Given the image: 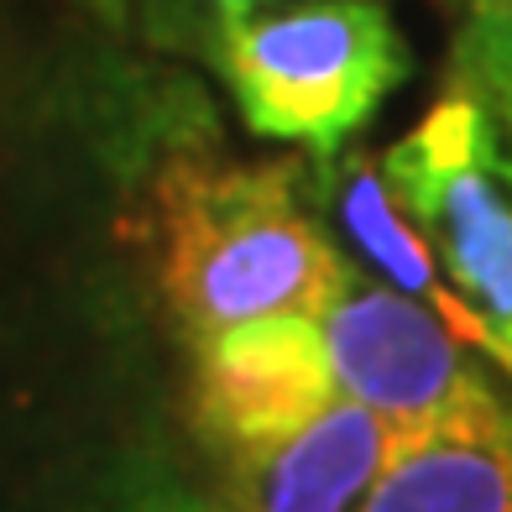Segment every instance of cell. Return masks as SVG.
Here are the masks:
<instances>
[{"instance_id": "9c48e42d", "label": "cell", "mask_w": 512, "mask_h": 512, "mask_svg": "<svg viewBox=\"0 0 512 512\" xmlns=\"http://www.w3.org/2000/svg\"><path fill=\"white\" fill-rule=\"evenodd\" d=\"M465 32H476L481 42H492L502 58H512V0H481L465 16Z\"/></svg>"}, {"instance_id": "8992f818", "label": "cell", "mask_w": 512, "mask_h": 512, "mask_svg": "<svg viewBox=\"0 0 512 512\" xmlns=\"http://www.w3.org/2000/svg\"><path fill=\"white\" fill-rule=\"evenodd\" d=\"M392 445L382 413L335 398L293 429L215 450L220 512H356Z\"/></svg>"}, {"instance_id": "5b68a950", "label": "cell", "mask_w": 512, "mask_h": 512, "mask_svg": "<svg viewBox=\"0 0 512 512\" xmlns=\"http://www.w3.org/2000/svg\"><path fill=\"white\" fill-rule=\"evenodd\" d=\"M189 345H194L189 418L209 455L293 429L319 408H330L335 398H345L335 387L314 314L246 319Z\"/></svg>"}, {"instance_id": "7a4b0ae2", "label": "cell", "mask_w": 512, "mask_h": 512, "mask_svg": "<svg viewBox=\"0 0 512 512\" xmlns=\"http://www.w3.org/2000/svg\"><path fill=\"white\" fill-rule=\"evenodd\" d=\"M204 48L246 131L335 157L413 74L408 37L382 0H277L220 16Z\"/></svg>"}, {"instance_id": "277c9868", "label": "cell", "mask_w": 512, "mask_h": 512, "mask_svg": "<svg viewBox=\"0 0 512 512\" xmlns=\"http://www.w3.org/2000/svg\"><path fill=\"white\" fill-rule=\"evenodd\" d=\"M324 356L345 398L382 413L398 434L507 413L512 398L481 351L445 314L345 262L314 309Z\"/></svg>"}, {"instance_id": "3957f363", "label": "cell", "mask_w": 512, "mask_h": 512, "mask_svg": "<svg viewBox=\"0 0 512 512\" xmlns=\"http://www.w3.org/2000/svg\"><path fill=\"white\" fill-rule=\"evenodd\" d=\"M377 168L445 272L465 340L512 377V142L455 58L439 100Z\"/></svg>"}, {"instance_id": "6da1fadb", "label": "cell", "mask_w": 512, "mask_h": 512, "mask_svg": "<svg viewBox=\"0 0 512 512\" xmlns=\"http://www.w3.org/2000/svg\"><path fill=\"white\" fill-rule=\"evenodd\" d=\"M157 293L189 340L267 314H314L351 262L314 215L309 162L173 152L147 183Z\"/></svg>"}, {"instance_id": "30bf717a", "label": "cell", "mask_w": 512, "mask_h": 512, "mask_svg": "<svg viewBox=\"0 0 512 512\" xmlns=\"http://www.w3.org/2000/svg\"><path fill=\"white\" fill-rule=\"evenodd\" d=\"M189 6H199V11H204V27H209V21L236 16V11H251V6H267V0H189Z\"/></svg>"}, {"instance_id": "ba28073f", "label": "cell", "mask_w": 512, "mask_h": 512, "mask_svg": "<svg viewBox=\"0 0 512 512\" xmlns=\"http://www.w3.org/2000/svg\"><path fill=\"white\" fill-rule=\"evenodd\" d=\"M450 58L476 79V89L486 95V105H492V115L502 121L507 142H512V58H502L492 42H481L476 32H465V27H460V37H455V53H450Z\"/></svg>"}, {"instance_id": "52a82bcc", "label": "cell", "mask_w": 512, "mask_h": 512, "mask_svg": "<svg viewBox=\"0 0 512 512\" xmlns=\"http://www.w3.org/2000/svg\"><path fill=\"white\" fill-rule=\"evenodd\" d=\"M356 512H512V408L398 434Z\"/></svg>"}, {"instance_id": "8fae6325", "label": "cell", "mask_w": 512, "mask_h": 512, "mask_svg": "<svg viewBox=\"0 0 512 512\" xmlns=\"http://www.w3.org/2000/svg\"><path fill=\"white\" fill-rule=\"evenodd\" d=\"M460 6H465V11H476V6H481V0H460Z\"/></svg>"}]
</instances>
